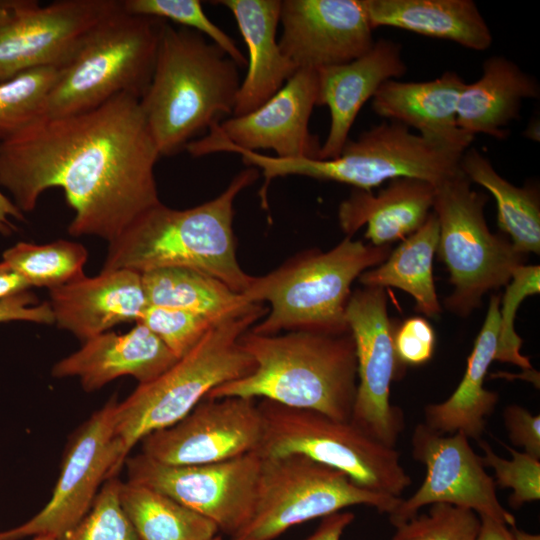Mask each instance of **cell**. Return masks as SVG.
I'll list each match as a JSON object with an SVG mask.
<instances>
[{
	"mask_svg": "<svg viewBox=\"0 0 540 540\" xmlns=\"http://www.w3.org/2000/svg\"><path fill=\"white\" fill-rule=\"evenodd\" d=\"M159 157L139 98L120 93L84 112L41 116L0 141V186L22 213L61 188L74 212L68 233L109 243L161 202Z\"/></svg>",
	"mask_w": 540,
	"mask_h": 540,
	"instance_id": "6da1fadb",
	"label": "cell"
},
{
	"mask_svg": "<svg viewBox=\"0 0 540 540\" xmlns=\"http://www.w3.org/2000/svg\"><path fill=\"white\" fill-rule=\"evenodd\" d=\"M247 167L217 197L178 210L158 203L136 217L109 242L102 270L126 269L140 274L162 268H188L222 281L243 294L254 276L236 256L234 201L259 177Z\"/></svg>",
	"mask_w": 540,
	"mask_h": 540,
	"instance_id": "7a4b0ae2",
	"label": "cell"
},
{
	"mask_svg": "<svg viewBox=\"0 0 540 540\" xmlns=\"http://www.w3.org/2000/svg\"><path fill=\"white\" fill-rule=\"evenodd\" d=\"M239 69L201 33L162 20L152 77L139 99L160 156L177 154L196 135L233 115Z\"/></svg>",
	"mask_w": 540,
	"mask_h": 540,
	"instance_id": "3957f363",
	"label": "cell"
},
{
	"mask_svg": "<svg viewBox=\"0 0 540 540\" xmlns=\"http://www.w3.org/2000/svg\"><path fill=\"white\" fill-rule=\"evenodd\" d=\"M239 343L253 359V371L214 388L206 398H261L338 420L351 419L357 358L350 331L264 335L249 329Z\"/></svg>",
	"mask_w": 540,
	"mask_h": 540,
	"instance_id": "277c9868",
	"label": "cell"
},
{
	"mask_svg": "<svg viewBox=\"0 0 540 540\" xmlns=\"http://www.w3.org/2000/svg\"><path fill=\"white\" fill-rule=\"evenodd\" d=\"M390 252V245L374 246L346 236L329 251L309 249L263 276H254L242 295L250 303L269 302L270 309L250 330L264 335L349 332L346 308L352 283Z\"/></svg>",
	"mask_w": 540,
	"mask_h": 540,
	"instance_id": "5b68a950",
	"label": "cell"
},
{
	"mask_svg": "<svg viewBox=\"0 0 540 540\" xmlns=\"http://www.w3.org/2000/svg\"><path fill=\"white\" fill-rule=\"evenodd\" d=\"M267 313L263 303H249L227 315L169 369L118 401L116 436L124 460L146 435L180 421L211 390L253 371L254 361L239 338Z\"/></svg>",
	"mask_w": 540,
	"mask_h": 540,
	"instance_id": "8992f818",
	"label": "cell"
},
{
	"mask_svg": "<svg viewBox=\"0 0 540 540\" xmlns=\"http://www.w3.org/2000/svg\"><path fill=\"white\" fill-rule=\"evenodd\" d=\"M465 150L413 133L399 122L384 120L357 139H348L333 159H287L246 150L236 153L245 165L262 172L264 184L259 196L266 202L270 182L289 175L339 182L364 191L397 178L420 179L436 186L460 171Z\"/></svg>",
	"mask_w": 540,
	"mask_h": 540,
	"instance_id": "52a82bcc",
	"label": "cell"
},
{
	"mask_svg": "<svg viewBox=\"0 0 540 540\" xmlns=\"http://www.w3.org/2000/svg\"><path fill=\"white\" fill-rule=\"evenodd\" d=\"M161 23L126 13L120 1L60 69L43 116L84 112L120 93L140 99L152 77Z\"/></svg>",
	"mask_w": 540,
	"mask_h": 540,
	"instance_id": "ba28073f",
	"label": "cell"
},
{
	"mask_svg": "<svg viewBox=\"0 0 540 540\" xmlns=\"http://www.w3.org/2000/svg\"><path fill=\"white\" fill-rule=\"evenodd\" d=\"M487 201V195L472 189L461 170L435 186L436 254L453 287L444 305L461 317L478 308L486 293L506 286L526 260L505 235L490 231L484 217Z\"/></svg>",
	"mask_w": 540,
	"mask_h": 540,
	"instance_id": "9c48e42d",
	"label": "cell"
},
{
	"mask_svg": "<svg viewBox=\"0 0 540 540\" xmlns=\"http://www.w3.org/2000/svg\"><path fill=\"white\" fill-rule=\"evenodd\" d=\"M263 435L259 457L302 454L347 474L357 485L401 497L412 484L400 453L375 440L350 420L261 399Z\"/></svg>",
	"mask_w": 540,
	"mask_h": 540,
	"instance_id": "30bf717a",
	"label": "cell"
},
{
	"mask_svg": "<svg viewBox=\"0 0 540 540\" xmlns=\"http://www.w3.org/2000/svg\"><path fill=\"white\" fill-rule=\"evenodd\" d=\"M401 501L302 454L261 458L252 515L230 540H274L297 524L357 505L390 515Z\"/></svg>",
	"mask_w": 540,
	"mask_h": 540,
	"instance_id": "8fae6325",
	"label": "cell"
},
{
	"mask_svg": "<svg viewBox=\"0 0 540 540\" xmlns=\"http://www.w3.org/2000/svg\"><path fill=\"white\" fill-rule=\"evenodd\" d=\"M117 403L116 396L110 398L73 433L50 500L27 522L0 532V540L56 538L86 515L103 481L117 476L125 462L116 436Z\"/></svg>",
	"mask_w": 540,
	"mask_h": 540,
	"instance_id": "7c38bea8",
	"label": "cell"
},
{
	"mask_svg": "<svg viewBox=\"0 0 540 540\" xmlns=\"http://www.w3.org/2000/svg\"><path fill=\"white\" fill-rule=\"evenodd\" d=\"M384 288L352 291L346 321L357 358V391L350 421L382 444L395 447L404 414L390 402L391 384L401 364L394 350L396 326L388 315Z\"/></svg>",
	"mask_w": 540,
	"mask_h": 540,
	"instance_id": "4fadbf2b",
	"label": "cell"
},
{
	"mask_svg": "<svg viewBox=\"0 0 540 540\" xmlns=\"http://www.w3.org/2000/svg\"><path fill=\"white\" fill-rule=\"evenodd\" d=\"M124 465L127 481L170 496L229 537L252 515L261 465L256 453L200 465H167L140 453L128 456Z\"/></svg>",
	"mask_w": 540,
	"mask_h": 540,
	"instance_id": "5bb4252c",
	"label": "cell"
},
{
	"mask_svg": "<svg viewBox=\"0 0 540 540\" xmlns=\"http://www.w3.org/2000/svg\"><path fill=\"white\" fill-rule=\"evenodd\" d=\"M317 96L316 70L298 69L260 107L213 125L206 136L192 140L185 149L193 157L236 149H271L279 158L317 159L321 145L309 130Z\"/></svg>",
	"mask_w": 540,
	"mask_h": 540,
	"instance_id": "9a60e30c",
	"label": "cell"
},
{
	"mask_svg": "<svg viewBox=\"0 0 540 540\" xmlns=\"http://www.w3.org/2000/svg\"><path fill=\"white\" fill-rule=\"evenodd\" d=\"M412 457L426 467V477L418 490L400 502L389 516L393 526L418 514L424 506L446 503L467 508L479 516L516 526L515 516L497 497V487L479 456L463 433L439 434L424 423L415 426Z\"/></svg>",
	"mask_w": 540,
	"mask_h": 540,
	"instance_id": "2e32d148",
	"label": "cell"
},
{
	"mask_svg": "<svg viewBox=\"0 0 540 540\" xmlns=\"http://www.w3.org/2000/svg\"><path fill=\"white\" fill-rule=\"evenodd\" d=\"M120 4L116 0H22L0 26V82L40 67L63 68L89 32Z\"/></svg>",
	"mask_w": 540,
	"mask_h": 540,
	"instance_id": "e0dca14e",
	"label": "cell"
},
{
	"mask_svg": "<svg viewBox=\"0 0 540 540\" xmlns=\"http://www.w3.org/2000/svg\"><path fill=\"white\" fill-rule=\"evenodd\" d=\"M263 423L255 399L205 398L177 423L146 435L147 457L167 465H200L256 453Z\"/></svg>",
	"mask_w": 540,
	"mask_h": 540,
	"instance_id": "ac0fdd59",
	"label": "cell"
},
{
	"mask_svg": "<svg viewBox=\"0 0 540 540\" xmlns=\"http://www.w3.org/2000/svg\"><path fill=\"white\" fill-rule=\"evenodd\" d=\"M280 23L279 48L297 69L348 63L375 42L367 0H283Z\"/></svg>",
	"mask_w": 540,
	"mask_h": 540,
	"instance_id": "d6986e66",
	"label": "cell"
},
{
	"mask_svg": "<svg viewBox=\"0 0 540 540\" xmlns=\"http://www.w3.org/2000/svg\"><path fill=\"white\" fill-rule=\"evenodd\" d=\"M406 71L401 45L388 39L375 41L368 52L353 61L316 70L317 105H326L331 116L329 132L317 159L338 157L363 105L384 82L401 77Z\"/></svg>",
	"mask_w": 540,
	"mask_h": 540,
	"instance_id": "ffe728a7",
	"label": "cell"
},
{
	"mask_svg": "<svg viewBox=\"0 0 540 540\" xmlns=\"http://www.w3.org/2000/svg\"><path fill=\"white\" fill-rule=\"evenodd\" d=\"M54 324L82 342L123 322H137L148 306L140 273L102 270L49 290Z\"/></svg>",
	"mask_w": 540,
	"mask_h": 540,
	"instance_id": "44dd1931",
	"label": "cell"
},
{
	"mask_svg": "<svg viewBox=\"0 0 540 540\" xmlns=\"http://www.w3.org/2000/svg\"><path fill=\"white\" fill-rule=\"evenodd\" d=\"M178 358L141 323L124 334L105 332L83 342L81 348L58 361L56 378L77 377L86 392L96 391L121 376L148 383Z\"/></svg>",
	"mask_w": 540,
	"mask_h": 540,
	"instance_id": "7402d4cb",
	"label": "cell"
},
{
	"mask_svg": "<svg viewBox=\"0 0 540 540\" xmlns=\"http://www.w3.org/2000/svg\"><path fill=\"white\" fill-rule=\"evenodd\" d=\"M465 85L454 71L430 81L391 79L374 94L372 109L385 120L416 129L426 138L467 149L474 136L457 125V104Z\"/></svg>",
	"mask_w": 540,
	"mask_h": 540,
	"instance_id": "603a6c76",
	"label": "cell"
},
{
	"mask_svg": "<svg viewBox=\"0 0 540 540\" xmlns=\"http://www.w3.org/2000/svg\"><path fill=\"white\" fill-rule=\"evenodd\" d=\"M435 186L415 178H397L379 190L353 189L338 209L346 236L367 225L365 238L374 246H388L417 231L432 212Z\"/></svg>",
	"mask_w": 540,
	"mask_h": 540,
	"instance_id": "cb8c5ba5",
	"label": "cell"
},
{
	"mask_svg": "<svg viewBox=\"0 0 540 540\" xmlns=\"http://www.w3.org/2000/svg\"><path fill=\"white\" fill-rule=\"evenodd\" d=\"M235 17L248 49L247 73L241 81L232 116L247 114L270 99L298 70L276 39L280 0H219Z\"/></svg>",
	"mask_w": 540,
	"mask_h": 540,
	"instance_id": "d4e9b609",
	"label": "cell"
},
{
	"mask_svg": "<svg viewBox=\"0 0 540 540\" xmlns=\"http://www.w3.org/2000/svg\"><path fill=\"white\" fill-rule=\"evenodd\" d=\"M500 299V295L496 294L490 298L484 323L457 388L446 400L424 407V424L439 434L460 432L478 441L485 432L487 418L496 408L499 395L486 389L484 380L491 363L495 361Z\"/></svg>",
	"mask_w": 540,
	"mask_h": 540,
	"instance_id": "484cf974",
	"label": "cell"
},
{
	"mask_svg": "<svg viewBox=\"0 0 540 540\" xmlns=\"http://www.w3.org/2000/svg\"><path fill=\"white\" fill-rule=\"evenodd\" d=\"M537 80L504 56L483 63L481 77L466 83L457 104V125L475 137L484 134L505 139V127L520 114L525 99L538 98Z\"/></svg>",
	"mask_w": 540,
	"mask_h": 540,
	"instance_id": "4316f807",
	"label": "cell"
},
{
	"mask_svg": "<svg viewBox=\"0 0 540 540\" xmlns=\"http://www.w3.org/2000/svg\"><path fill=\"white\" fill-rule=\"evenodd\" d=\"M373 29L387 26L483 51L492 33L472 0H367Z\"/></svg>",
	"mask_w": 540,
	"mask_h": 540,
	"instance_id": "83f0119b",
	"label": "cell"
},
{
	"mask_svg": "<svg viewBox=\"0 0 540 540\" xmlns=\"http://www.w3.org/2000/svg\"><path fill=\"white\" fill-rule=\"evenodd\" d=\"M438 239L439 225L432 211L425 223L391 250L381 264L364 271L359 282L363 287L403 290L413 297L417 312L437 317L442 312L433 277Z\"/></svg>",
	"mask_w": 540,
	"mask_h": 540,
	"instance_id": "f1b7e54d",
	"label": "cell"
},
{
	"mask_svg": "<svg viewBox=\"0 0 540 540\" xmlns=\"http://www.w3.org/2000/svg\"><path fill=\"white\" fill-rule=\"evenodd\" d=\"M460 170L494 197L497 222L514 247L522 254L540 252V195L536 186L517 187L494 169L490 160L474 147L467 148Z\"/></svg>",
	"mask_w": 540,
	"mask_h": 540,
	"instance_id": "f546056e",
	"label": "cell"
},
{
	"mask_svg": "<svg viewBox=\"0 0 540 540\" xmlns=\"http://www.w3.org/2000/svg\"><path fill=\"white\" fill-rule=\"evenodd\" d=\"M119 497L140 540H211L219 532L210 519L155 489L121 482Z\"/></svg>",
	"mask_w": 540,
	"mask_h": 540,
	"instance_id": "4dcf8cb0",
	"label": "cell"
},
{
	"mask_svg": "<svg viewBox=\"0 0 540 540\" xmlns=\"http://www.w3.org/2000/svg\"><path fill=\"white\" fill-rule=\"evenodd\" d=\"M148 305L182 309L220 320L248 302L217 278L188 268H162L141 274Z\"/></svg>",
	"mask_w": 540,
	"mask_h": 540,
	"instance_id": "1f68e13d",
	"label": "cell"
},
{
	"mask_svg": "<svg viewBox=\"0 0 540 540\" xmlns=\"http://www.w3.org/2000/svg\"><path fill=\"white\" fill-rule=\"evenodd\" d=\"M30 287H60L85 276L88 251L81 244L57 240L47 244L19 242L2 254Z\"/></svg>",
	"mask_w": 540,
	"mask_h": 540,
	"instance_id": "d6a6232c",
	"label": "cell"
},
{
	"mask_svg": "<svg viewBox=\"0 0 540 540\" xmlns=\"http://www.w3.org/2000/svg\"><path fill=\"white\" fill-rule=\"evenodd\" d=\"M60 69L35 68L0 82V141L43 116Z\"/></svg>",
	"mask_w": 540,
	"mask_h": 540,
	"instance_id": "836d02e7",
	"label": "cell"
},
{
	"mask_svg": "<svg viewBox=\"0 0 540 540\" xmlns=\"http://www.w3.org/2000/svg\"><path fill=\"white\" fill-rule=\"evenodd\" d=\"M121 6L131 15L171 20L195 30L219 46L240 68L247 66V59L235 41L208 18L199 0H124Z\"/></svg>",
	"mask_w": 540,
	"mask_h": 540,
	"instance_id": "e575fe53",
	"label": "cell"
},
{
	"mask_svg": "<svg viewBox=\"0 0 540 540\" xmlns=\"http://www.w3.org/2000/svg\"><path fill=\"white\" fill-rule=\"evenodd\" d=\"M120 484L117 476L108 478L86 515L55 540H140L122 508Z\"/></svg>",
	"mask_w": 540,
	"mask_h": 540,
	"instance_id": "d590c367",
	"label": "cell"
},
{
	"mask_svg": "<svg viewBox=\"0 0 540 540\" xmlns=\"http://www.w3.org/2000/svg\"><path fill=\"white\" fill-rule=\"evenodd\" d=\"M540 291V267L523 264L511 276L500 300L499 330L495 360L512 363L525 371H534L529 358L520 353L522 339L514 329L517 309L522 301Z\"/></svg>",
	"mask_w": 540,
	"mask_h": 540,
	"instance_id": "8d00e7d4",
	"label": "cell"
},
{
	"mask_svg": "<svg viewBox=\"0 0 540 540\" xmlns=\"http://www.w3.org/2000/svg\"><path fill=\"white\" fill-rule=\"evenodd\" d=\"M480 525L473 510L435 503L428 512L394 526L390 540H476Z\"/></svg>",
	"mask_w": 540,
	"mask_h": 540,
	"instance_id": "74e56055",
	"label": "cell"
},
{
	"mask_svg": "<svg viewBox=\"0 0 540 540\" xmlns=\"http://www.w3.org/2000/svg\"><path fill=\"white\" fill-rule=\"evenodd\" d=\"M477 442L483 451V465L494 471L496 487L512 490L509 497L511 507L519 509L526 503L540 499L539 459L500 442L512 455V459H505L498 456L488 442L481 439Z\"/></svg>",
	"mask_w": 540,
	"mask_h": 540,
	"instance_id": "f35d334b",
	"label": "cell"
},
{
	"mask_svg": "<svg viewBox=\"0 0 540 540\" xmlns=\"http://www.w3.org/2000/svg\"><path fill=\"white\" fill-rule=\"evenodd\" d=\"M218 321L182 309L148 305L137 322L153 332L180 359Z\"/></svg>",
	"mask_w": 540,
	"mask_h": 540,
	"instance_id": "ab89813d",
	"label": "cell"
},
{
	"mask_svg": "<svg viewBox=\"0 0 540 540\" xmlns=\"http://www.w3.org/2000/svg\"><path fill=\"white\" fill-rule=\"evenodd\" d=\"M394 350L401 366H419L427 363L435 350L436 336L430 322L414 316L396 326Z\"/></svg>",
	"mask_w": 540,
	"mask_h": 540,
	"instance_id": "60d3db41",
	"label": "cell"
},
{
	"mask_svg": "<svg viewBox=\"0 0 540 540\" xmlns=\"http://www.w3.org/2000/svg\"><path fill=\"white\" fill-rule=\"evenodd\" d=\"M503 424L508 438L515 447L540 459V416L517 405H507L502 413Z\"/></svg>",
	"mask_w": 540,
	"mask_h": 540,
	"instance_id": "b9f144b4",
	"label": "cell"
},
{
	"mask_svg": "<svg viewBox=\"0 0 540 540\" xmlns=\"http://www.w3.org/2000/svg\"><path fill=\"white\" fill-rule=\"evenodd\" d=\"M8 321L52 325L54 317L49 301L38 303L29 289L0 299V323Z\"/></svg>",
	"mask_w": 540,
	"mask_h": 540,
	"instance_id": "7bdbcfd3",
	"label": "cell"
},
{
	"mask_svg": "<svg viewBox=\"0 0 540 540\" xmlns=\"http://www.w3.org/2000/svg\"><path fill=\"white\" fill-rule=\"evenodd\" d=\"M349 511H339L321 518L318 527L304 540H341L346 528L354 521Z\"/></svg>",
	"mask_w": 540,
	"mask_h": 540,
	"instance_id": "ee69618b",
	"label": "cell"
},
{
	"mask_svg": "<svg viewBox=\"0 0 540 540\" xmlns=\"http://www.w3.org/2000/svg\"><path fill=\"white\" fill-rule=\"evenodd\" d=\"M27 282L6 262H0V299L29 290Z\"/></svg>",
	"mask_w": 540,
	"mask_h": 540,
	"instance_id": "f6af8a7d",
	"label": "cell"
},
{
	"mask_svg": "<svg viewBox=\"0 0 540 540\" xmlns=\"http://www.w3.org/2000/svg\"><path fill=\"white\" fill-rule=\"evenodd\" d=\"M479 517L481 525L476 540H514L511 527L488 517Z\"/></svg>",
	"mask_w": 540,
	"mask_h": 540,
	"instance_id": "bcb514c9",
	"label": "cell"
},
{
	"mask_svg": "<svg viewBox=\"0 0 540 540\" xmlns=\"http://www.w3.org/2000/svg\"><path fill=\"white\" fill-rule=\"evenodd\" d=\"M10 218L23 221L24 215L18 207L0 191V233L4 236H8L13 231L17 230V227L10 221Z\"/></svg>",
	"mask_w": 540,
	"mask_h": 540,
	"instance_id": "7dc6e473",
	"label": "cell"
},
{
	"mask_svg": "<svg viewBox=\"0 0 540 540\" xmlns=\"http://www.w3.org/2000/svg\"><path fill=\"white\" fill-rule=\"evenodd\" d=\"M22 0H0V26L16 12Z\"/></svg>",
	"mask_w": 540,
	"mask_h": 540,
	"instance_id": "c3c4849f",
	"label": "cell"
},
{
	"mask_svg": "<svg viewBox=\"0 0 540 540\" xmlns=\"http://www.w3.org/2000/svg\"><path fill=\"white\" fill-rule=\"evenodd\" d=\"M514 540H540L539 534L528 533L522 530H519L516 526L511 527Z\"/></svg>",
	"mask_w": 540,
	"mask_h": 540,
	"instance_id": "681fc988",
	"label": "cell"
},
{
	"mask_svg": "<svg viewBox=\"0 0 540 540\" xmlns=\"http://www.w3.org/2000/svg\"><path fill=\"white\" fill-rule=\"evenodd\" d=\"M32 540H55V538L47 535H38L34 536Z\"/></svg>",
	"mask_w": 540,
	"mask_h": 540,
	"instance_id": "f907efd6",
	"label": "cell"
},
{
	"mask_svg": "<svg viewBox=\"0 0 540 540\" xmlns=\"http://www.w3.org/2000/svg\"><path fill=\"white\" fill-rule=\"evenodd\" d=\"M211 540H223L221 536L219 535H216L214 538H212Z\"/></svg>",
	"mask_w": 540,
	"mask_h": 540,
	"instance_id": "816d5d0a",
	"label": "cell"
}]
</instances>
